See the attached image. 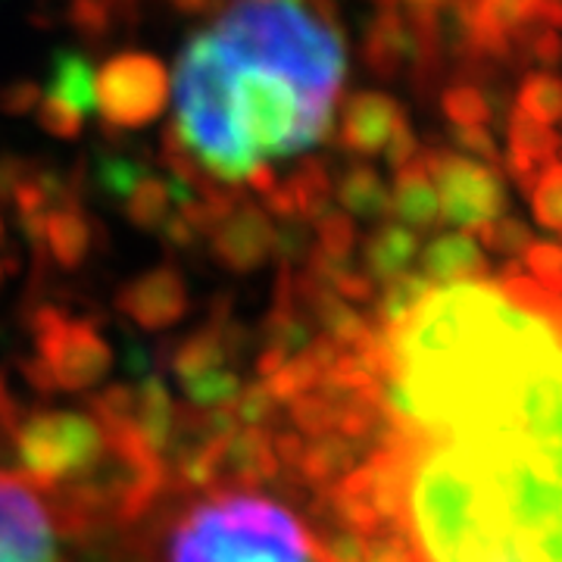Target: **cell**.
Instances as JSON below:
<instances>
[{"label":"cell","mask_w":562,"mask_h":562,"mask_svg":"<svg viewBox=\"0 0 562 562\" xmlns=\"http://www.w3.org/2000/svg\"><path fill=\"white\" fill-rule=\"evenodd\" d=\"M103 425L88 409H35L13 428L16 472L44 491L76 482L103 453Z\"/></svg>","instance_id":"3"},{"label":"cell","mask_w":562,"mask_h":562,"mask_svg":"<svg viewBox=\"0 0 562 562\" xmlns=\"http://www.w3.org/2000/svg\"><path fill=\"white\" fill-rule=\"evenodd\" d=\"M35 113H38V125L47 132V135H54V138L63 140H76L81 135V125H85V116H79L76 110H69L66 103H60L57 98H41L38 106H35Z\"/></svg>","instance_id":"29"},{"label":"cell","mask_w":562,"mask_h":562,"mask_svg":"<svg viewBox=\"0 0 562 562\" xmlns=\"http://www.w3.org/2000/svg\"><path fill=\"white\" fill-rule=\"evenodd\" d=\"M47 94L66 103L69 110H76L79 116H94L98 113V101H94V66L91 60L63 47L50 60V79H47Z\"/></svg>","instance_id":"18"},{"label":"cell","mask_w":562,"mask_h":562,"mask_svg":"<svg viewBox=\"0 0 562 562\" xmlns=\"http://www.w3.org/2000/svg\"><path fill=\"white\" fill-rule=\"evenodd\" d=\"M291 475L272 482L162 487L138 538V562H331Z\"/></svg>","instance_id":"2"},{"label":"cell","mask_w":562,"mask_h":562,"mask_svg":"<svg viewBox=\"0 0 562 562\" xmlns=\"http://www.w3.org/2000/svg\"><path fill=\"white\" fill-rule=\"evenodd\" d=\"M335 201L350 220L375 222L391 216V191L382 176L366 162H353L344 172L341 181L335 184Z\"/></svg>","instance_id":"19"},{"label":"cell","mask_w":562,"mask_h":562,"mask_svg":"<svg viewBox=\"0 0 562 562\" xmlns=\"http://www.w3.org/2000/svg\"><path fill=\"white\" fill-rule=\"evenodd\" d=\"M419 250V232L406 228L401 222H382L362 241V272L375 284H384V281L409 272Z\"/></svg>","instance_id":"16"},{"label":"cell","mask_w":562,"mask_h":562,"mask_svg":"<svg viewBox=\"0 0 562 562\" xmlns=\"http://www.w3.org/2000/svg\"><path fill=\"white\" fill-rule=\"evenodd\" d=\"M450 140L457 150H462V157H472V160L501 169L503 154L487 125H450Z\"/></svg>","instance_id":"28"},{"label":"cell","mask_w":562,"mask_h":562,"mask_svg":"<svg viewBox=\"0 0 562 562\" xmlns=\"http://www.w3.org/2000/svg\"><path fill=\"white\" fill-rule=\"evenodd\" d=\"M16 269V262H13V257H0V288H3V281H7V276Z\"/></svg>","instance_id":"34"},{"label":"cell","mask_w":562,"mask_h":562,"mask_svg":"<svg viewBox=\"0 0 562 562\" xmlns=\"http://www.w3.org/2000/svg\"><path fill=\"white\" fill-rule=\"evenodd\" d=\"M206 238H210V250L216 262L244 276V272H257L262 262L272 257L276 222L269 220L262 206L241 198L225 220L216 222V228Z\"/></svg>","instance_id":"8"},{"label":"cell","mask_w":562,"mask_h":562,"mask_svg":"<svg viewBox=\"0 0 562 562\" xmlns=\"http://www.w3.org/2000/svg\"><path fill=\"white\" fill-rule=\"evenodd\" d=\"M169 72L157 57L122 50L94 72V101L110 135L160 120L169 103Z\"/></svg>","instance_id":"6"},{"label":"cell","mask_w":562,"mask_h":562,"mask_svg":"<svg viewBox=\"0 0 562 562\" xmlns=\"http://www.w3.org/2000/svg\"><path fill=\"white\" fill-rule=\"evenodd\" d=\"M0 238H3V222H0Z\"/></svg>","instance_id":"36"},{"label":"cell","mask_w":562,"mask_h":562,"mask_svg":"<svg viewBox=\"0 0 562 562\" xmlns=\"http://www.w3.org/2000/svg\"><path fill=\"white\" fill-rule=\"evenodd\" d=\"M125 220L132 222L140 232H160V225L172 213V194L169 184L160 176L147 172L144 179L132 188V194L122 203Z\"/></svg>","instance_id":"23"},{"label":"cell","mask_w":562,"mask_h":562,"mask_svg":"<svg viewBox=\"0 0 562 562\" xmlns=\"http://www.w3.org/2000/svg\"><path fill=\"white\" fill-rule=\"evenodd\" d=\"M38 81L13 79L0 85V113H7V116H25V113H32L38 106Z\"/></svg>","instance_id":"30"},{"label":"cell","mask_w":562,"mask_h":562,"mask_svg":"<svg viewBox=\"0 0 562 562\" xmlns=\"http://www.w3.org/2000/svg\"><path fill=\"white\" fill-rule=\"evenodd\" d=\"M72 541L85 538L66 528L54 497L20 472L0 469V562H69Z\"/></svg>","instance_id":"4"},{"label":"cell","mask_w":562,"mask_h":562,"mask_svg":"<svg viewBox=\"0 0 562 562\" xmlns=\"http://www.w3.org/2000/svg\"><path fill=\"white\" fill-rule=\"evenodd\" d=\"M422 276L431 284L484 281L491 276L487 257L469 232H447L419 250Z\"/></svg>","instance_id":"12"},{"label":"cell","mask_w":562,"mask_h":562,"mask_svg":"<svg viewBox=\"0 0 562 562\" xmlns=\"http://www.w3.org/2000/svg\"><path fill=\"white\" fill-rule=\"evenodd\" d=\"M362 562H416L409 543L403 541L397 531H384V535H372L366 538V553Z\"/></svg>","instance_id":"31"},{"label":"cell","mask_w":562,"mask_h":562,"mask_svg":"<svg viewBox=\"0 0 562 562\" xmlns=\"http://www.w3.org/2000/svg\"><path fill=\"white\" fill-rule=\"evenodd\" d=\"M409 60V29L397 7H382L362 32V63L382 81H397Z\"/></svg>","instance_id":"13"},{"label":"cell","mask_w":562,"mask_h":562,"mask_svg":"<svg viewBox=\"0 0 562 562\" xmlns=\"http://www.w3.org/2000/svg\"><path fill=\"white\" fill-rule=\"evenodd\" d=\"M32 169V160H22L13 154H0V201H10L16 184H20Z\"/></svg>","instance_id":"33"},{"label":"cell","mask_w":562,"mask_h":562,"mask_svg":"<svg viewBox=\"0 0 562 562\" xmlns=\"http://www.w3.org/2000/svg\"><path fill=\"white\" fill-rule=\"evenodd\" d=\"M176 419H179V403L172 391L166 387L160 375H147L135 387V406H132V431L138 435L147 450L157 457H166L172 435H176Z\"/></svg>","instance_id":"15"},{"label":"cell","mask_w":562,"mask_h":562,"mask_svg":"<svg viewBox=\"0 0 562 562\" xmlns=\"http://www.w3.org/2000/svg\"><path fill=\"white\" fill-rule=\"evenodd\" d=\"M116 306L140 328H169L188 313V284L176 266H157L128 281Z\"/></svg>","instance_id":"10"},{"label":"cell","mask_w":562,"mask_h":562,"mask_svg":"<svg viewBox=\"0 0 562 562\" xmlns=\"http://www.w3.org/2000/svg\"><path fill=\"white\" fill-rule=\"evenodd\" d=\"M328 0H232L176 66V128L210 181L331 138L347 54Z\"/></svg>","instance_id":"1"},{"label":"cell","mask_w":562,"mask_h":562,"mask_svg":"<svg viewBox=\"0 0 562 562\" xmlns=\"http://www.w3.org/2000/svg\"><path fill=\"white\" fill-rule=\"evenodd\" d=\"M29 328L38 347L35 357L47 366L54 391H88L106 379L113 350L94 325L69 319L54 303H41L29 316Z\"/></svg>","instance_id":"5"},{"label":"cell","mask_w":562,"mask_h":562,"mask_svg":"<svg viewBox=\"0 0 562 562\" xmlns=\"http://www.w3.org/2000/svg\"><path fill=\"white\" fill-rule=\"evenodd\" d=\"M513 110L541 125H562V79L557 72H525L513 91Z\"/></svg>","instance_id":"21"},{"label":"cell","mask_w":562,"mask_h":562,"mask_svg":"<svg viewBox=\"0 0 562 562\" xmlns=\"http://www.w3.org/2000/svg\"><path fill=\"white\" fill-rule=\"evenodd\" d=\"M375 3H379V7H397L401 0H375Z\"/></svg>","instance_id":"35"},{"label":"cell","mask_w":562,"mask_h":562,"mask_svg":"<svg viewBox=\"0 0 562 562\" xmlns=\"http://www.w3.org/2000/svg\"><path fill=\"white\" fill-rule=\"evenodd\" d=\"M441 113L450 125H487L494 122V110L479 81L457 79L441 91Z\"/></svg>","instance_id":"24"},{"label":"cell","mask_w":562,"mask_h":562,"mask_svg":"<svg viewBox=\"0 0 562 562\" xmlns=\"http://www.w3.org/2000/svg\"><path fill=\"white\" fill-rule=\"evenodd\" d=\"M528 198H531V213L538 225L562 238V150L557 154V160L543 166Z\"/></svg>","instance_id":"25"},{"label":"cell","mask_w":562,"mask_h":562,"mask_svg":"<svg viewBox=\"0 0 562 562\" xmlns=\"http://www.w3.org/2000/svg\"><path fill=\"white\" fill-rule=\"evenodd\" d=\"M422 162L435 181L443 222L460 225L462 232H479L506 213V184L494 166L447 147H425Z\"/></svg>","instance_id":"7"},{"label":"cell","mask_w":562,"mask_h":562,"mask_svg":"<svg viewBox=\"0 0 562 562\" xmlns=\"http://www.w3.org/2000/svg\"><path fill=\"white\" fill-rule=\"evenodd\" d=\"M94 247V222L85 216L81 206L50 210L41 232V250L60 269H79Z\"/></svg>","instance_id":"17"},{"label":"cell","mask_w":562,"mask_h":562,"mask_svg":"<svg viewBox=\"0 0 562 562\" xmlns=\"http://www.w3.org/2000/svg\"><path fill=\"white\" fill-rule=\"evenodd\" d=\"M525 276L550 297H562V241H531L522 257Z\"/></svg>","instance_id":"27"},{"label":"cell","mask_w":562,"mask_h":562,"mask_svg":"<svg viewBox=\"0 0 562 562\" xmlns=\"http://www.w3.org/2000/svg\"><path fill=\"white\" fill-rule=\"evenodd\" d=\"M391 216L401 225H406V228H413V232H435L443 222L441 201H438L435 181L425 172L422 154L394 172Z\"/></svg>","instance_id":"14"},{"label":"cell","mask_w":562,"mask_h":562,"mask_svg":"<svg viewBox=\"0 0 562 562\" xmlns=\"http://www.w3.org/2000/svg\"><path fill=\"white\" fill-rule=\"evenodd\" d=\"M384 160H387V166L397 172V169H403L406 162H413L416 157L422 154L419 147V138H416V132H413V125H409V120H403L397 128H394V135L387 138V144H384Z\"/></svg>","instance_id":"32"},{"label":"cell","mask_w":562,"mask_h":562,"mask_svg":"<svg viewBox=\"0 0 562 562\" xmlns=\"http://www.w3.org/2000/svg\"><path fill=\"white\" fill-rule=\"evenodd\" d=\"M435 284L425 279L422 272H403L397 279L384 281L382 294L375 297V313L369 316V319L375 322V328H391V325H401L416 306H419L425 297H428V291H431Z\"/></svg>","instance_id":"22"},{"label":"cell","mask_w":562,"mask_h":562,"mask_svg":"<svg viewBox=\"0 0 562 562\" xmlns=\"http://www.w3.org/2000/svg\"><path fill=\"white\" fill-rule=\"evenodd\" d=\"M113 138V135H110ZM150 172V157L140 147H125V144H106L98 150L94 160V184L101 191L103 201L125 203L132 188Z\"/></svg>","instance_id":"20"},{"label":"cell","mask_w":562,"mask_h":562,"mask_svg":"<svg viewBox=\"0 0 562 562\" xmlns=\"http://www.w3.org/2000/svg\"><path fill=\"white\" fill-rule=\"evenodd\" d=\"M406 120L403 106L384 91H353L341 103L338 147L350 157L382 154L394 128Z\"/></svg>","instance_id":"9"},{"label":"cell","mask_w":562,"mask_h":562,"mask_svg":"<svg viewBox=\"0 0 562 562\" xmlns=\"http://www.w3.org/2000/svg\"><path fill=\"white\" fill-rule=\"evenodd\" d=\"M506 150H503L501 166L506 176L516 181V188L528 194L535 188V181L541 176V169L550 160H557L562 150V135L550 125L528 120L519 110L506 113Z\"/></svg>","instance_id":"11"},{"label":"cell","mask_w":562,"mask_h":562,"mask_svg":"<svg viewBox=\"0 0 562 562\" xmlns=\"http://www.w3.org/2000/svg\"><path fill=\"white\" fill-rule=\"evenodd\" d=\"M479 247L482 250H491L497 257H522L525 250L531 247L535 235L528 228V222H522L519 216H497L494 222L482 225L479 232Z\"/></svg>","instance_id":"26"}]
</instances>
